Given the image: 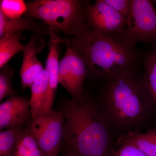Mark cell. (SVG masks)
I'll list each match as a JSON object with an SVG mask.
<instances>
[{"mask_svg": "<svg viewBox=\"0 0 156 156\" xmlns=\"http://www.w3.org/2000/svg\"><path fill=\"white\" fill-rule=\"evenodd\" d=\"M21 34L7 35L0 38V69L7 65L15 54L23 50L25 45L20 42Z\"/></svg>", "mask_w": 156, "mask_h": 156, "instance_id": "2e32d148", "label": "cell"}, {"mask_svg": "<svg viewBox=\"0 0 156 156\" xmlns=\"http://www.w3.org/2000/svg\"><path fill=\"white\" fill-rule=\"evenodd\" d=\"M0 101L5 98L15 95V91L12 87V78L15 71L8 64L0 69Z\"/></svg>", "mask_w": 156, "mask_h": 156, "instance_id": "ffe728a7", "label": "cell"}, {"mask_svg": "<svg viewBox=\"0 0 156 156\" xmlns=\"http://www.w3.org/2000/svg\"><path fill=\"white\" fill-rule=\"evenodd\" d=\"M115 145L114 156H149L131 143L117 141Z\"/></svg>", "mask_w": 156, "mask_h": 156, "instance_id": "44dd1931", "label": "cell"}, {"mask_svg": "<svg viewBox=\"0 0 156 156\" xmlns=\"http://www.w3.org/2000/svg\"><path fill=\"white\" fill-rule=\"evenodd\" d=\"M48 71L45 68L36 78L31 86V97L29 101L31 120L41 114L48 90Z\"/></svg>", "mask_w": 156, "mask_h": 156, "instance_id": "5bb4252c", "label": "cell"}, {"mask_svg": "<svg viewBox=\"0 0 156 156\" xmlns=\"http://www.w3.org/2000/svg\"><path fill=\"white\" fill-rule=\"evenodd\" d=\"M66 41L85 61L88 76L105 80L129 69H137L140 54L136 47L124 41L120 36L98 33L86 28Z\"/></svg>", "mask_w": 156, "mask_h": 156, "instance_id": "3957f363", "label": "cell"}, {"mask_svg": "<svg viewBox=\"0 0 156 156\" xmlns=\"http://www.w3.org/2000/svg\"><path fill=\"white\" fill-rule=\"evenodd\" d=\"M104 81L97 104L112 132L123 134L138 130L154 116L155 109L136 69L119 73Z\"/></svg>", "mask_w": 156, "mask_h": 156, "instance_id": "6da1fadb", "label": "cell"}, {"mask_svg": "<svg viewBox=\"0 0 156 156\" xmlns=\"http://www.w3.org/2000/svg\"><path fill=\"white\" fill-rule=\"evenodd\" d=\"M89 1L34 0L27 2L24 16L40 20L72 37L87 28L86 10Z\"/></svg>", "mask_w": 156, "mask_h": 156, "instance_id": "277c9868", "label": "cell"}, {"mask_svg": "<svg viewBox=\"0 0 156 156\" xmlns=\"http://www.w3.org/2000/svg\"><path fill=\"white\" fill-rule=\"evenodd\" d=\"M154 117L155 118V119H156V112L154 114Z\"/></svg>", "mask_w": 156, "mask_h": 156, "instance_id": "cb8c5ba5", "label": "cell"}, {"mask_svg": "<svg viewBox=\"0 0 156 156\" xmlns=\"http://www.w3.org/2000/svg\"><path fill=\"white\" fill-rule=\"evenodd\" d=\"M106 4L126 18L131 11L132 0H104Z\"/></svg>", "mask_w": 156, "mask_h": 156, "instance_id": "7402d4cb", "label": "cell"}, {"mask_svg": "<svg viewBox=\"0 0 156 156\" xmlns=\"http://www.w3.org/2000/svg\"><path fill=\"white\" fill-rule=\"evenodd\" d=\"M143 61L144 68V72L141 76L143 82L156 112V44L151 45Z\"/></svg>", "mask_w": 156, "mask_h": 156, "instance_id": "9a60e30c", "label": "cell"}, {"mask_svg": "<svg viewBox=\"0 0 156 156\" xmlns=\"http://www.w3.org/2000/svg\"><path fill=\"white\" fill-rule=\"evenodd\" d=\"M87 28L98 33L120 36L124 33L127 18L117 12L104 0L88 4L86 10Z\"/></svg>", "mask_w": 156, "mask_h": 156, "instance_id": "ba28073f", "label": "cell"}, {"mask_svg": "<svg viewBox=\"0 0 156 156\" xmlns=\"http://www.w3.org/2000/svg\"><path fill=\"white\" fill-rule=\"evenodd\" d=\"M61 111L64 119L62 146L67 155H114L112 131L97 103L85 94L64 100Z\"/></svg>", "mask_w": 156, "mask_h": 156, "instance_id": "7a4b0ae2", "label": "cell"}, {"mask_svg": "<svg viewBox=\"0 0 156 156\" xmlns=\"http://www.w3.org/2000/svg\"><path fill=\"white\" fill-rule=\"evenodd\" d=\"M24 128H8L0 132V156H14L17 143Z\"/></svg>", "mask_w": 156, "mask_h": 156, "instance_id": "ac0fdd59", "label": "cell"}, {"mask_svg": "<svg viewBox=\"0 0 156 156\" xmlns=\"http://www.w3.org/2000/svg\"><path fill=\"white\" fill-rule=\"evenodd\" d=\"M64 119L61 110L51 111L31 120L29 130L43 156H58L62 146Z\"/></svg>", "mask_w": 156, "mask_h": 156, "instance_id": "8992f818", "label": "cell"}, {"mask_svg": "<svg viewBox=\"0 0 156 156\" xmlns=\"http://www.w3.org/2000/svg\"><path fill=\"white\" fill-rule=\"evenodd\" d=\"M31 118L29 100L14 95L0 105V130L23 127Z\"/></svg>", "mask_w": 156, "mask_h": 156, "instance_id": "30bf717a", "label": "cell"}, {"mask_svg": "<svg viewBox=\"0 0 156 156\" xmlns=\"http://www.w3.org/2000/svg\"><path fill=\"white\" fill-rule=\"evenodd\" d=\"M43 37L32 33L28 42L24 45L22 51V63L20 71L23 91L30 88L36 78L45 69L37 56L44 47L45 40Z\"/></svg>", "mask_w": 156, "mask_h": 156, "instance_id": "9c48e42d", "label": "cell"}, {"mask_svg": "<svg viewBox=\"0 0 156 156\" xmlns=\"http://www.w3.org/2000/svg\"><path fill=\"white\" fill-rule=\"evenodd\" d=\"M14 156H43L38 144L28 128H24L20 136Z\"/></svg>", "mask_w": 156, "mask_h": 156, "instance_id": "e0dca14e", "label": "cell"}, {"mask_svg": "<svg viewBox=\"0 0 156 156\" xmlns=\"http://www.w3.org/2000/svg\"><path fill=\"white\" fill-rule=\"evenodd\" d=\"M120 37L136 47L138 42L156 44V10L152 1L132 0L131 11Z\"/></svg>", "mask_w": 156, "mask_h": 156, "instance_id": "5b68a950", "label": "cell"}, {"mask_svg": "<svg viewBox=\"0 0 156 156\" xmlns=\"http://www.w3.org/2000/svg\"><path fill=\"white\" fill-rule=\"evenodd\" d=\"M64 40L57 35L55 30L52 32L50 36V41L48 43L49 51L45 67L49 75L48 90L41 115L45 114L53 110L52 108L59 84L58 47L59 44L64 42Z\"/></svg>", "mask_w": 156, "mask_h": 156, "instance_id": "8fae6325", "label": "cell"}, {"mask_svg": "<svg viewBox=\"0 0 156 156\" xmlns=\"http://www.w3.org/2000/svg\"><path fill=\"white\" fill-rule=\"evenodd\" d=\"M70 156V155H66V156Z\"/></svg>", "mask_w": 156, "mask_h": 156, "instance_id": "d4e9b609", "label": "cell"}, {"mask_svg": "<svg viewBox=\"0 0 156 156\" xmlns=\"http://www.w3.org/2000/svg\"><path fill=\"white\" fill-rule=\"evenodd\" d=\"M27 5L23 0H1L0 12L10 18H19L24 16Z\"/></svg>", "mask_w": 156, "mask_h": 156, "instance_id": "d6986e66", "label": "cell"}, {"mask_svg": "<svg viewBox=\"0 0 156 156\" xmlns=\"http://www.w3.org/2000/svg\"><path fill=\"white\" fill-rule=\"evenodd\" d=\"M118 142L133 144L149 156H156V126L144 133L139 130L122 134Z\"/></svg>", "mask_w": 156, "mask_h": 156, "instance_id": "4fadbf2b", "label": "cell"}, {"mask_svg": "<svg viewBox=\"0 0 156 156\" xmlns=\"http://www.w3.org/2000/svg\"><path fill=\"white\" fill-rule=\"evenodd\" d=\"M153 2L154 4H155L156 5V0L155 1H152Z\"/></svg>", "mask_w": 156, "mask_h": 156, "instance_id": "603a6c76", "label": "cell"}, {"mask_svg": "<svg viewBox=\"0 0 156 156\" xmlns=\"http://www.w3.org/2000/svg\"><path fill=\"white\" fill-rule=\"evenodd\" d=\"M55 30L31 17L23 16L19 18H10L0 12V38L7 35L22 33L23 31L50 37Z\"/></svg>", "mask_w": 156, "mask_h": 156, "instance_id": "7c38bea8", "label": "cell"}, {"mask_svg": "<svg viewBox=\"0 0 156 156\" xmlns=\"http://www.w3.org/2000/svg\"><path fill=\"white\" fill-rule=\"evenodd\" d=\"M66 50L59 61L58 80L73 98L83 96V84L88 76L87 65L83 58L70 46L65 40Z\"/></svg>", "mask_w": 156, "mask_h": 156, "instance_id": "52a82bcc", "label": "cell"}]
</instances>
